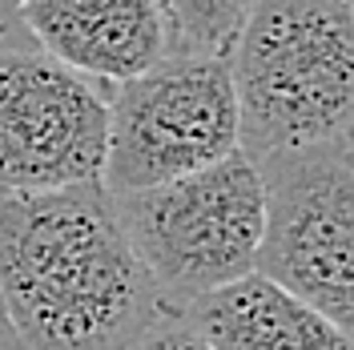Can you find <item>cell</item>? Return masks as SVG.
<instances>
[{"instance_id":"11","label":"cell","mask_w":354,"mask_h":350,"mask_svg":"<svg viewBox=\"0 0 354 350\" xmlns=\"http://www.w3.org/2000/svg\"><path fill=\"white\" fill-rule=\"evenodd\" d=\"M0 350H24V342L17 338V330H12L8 314H4V302H0Z\"/></svg>"},{"instance_id":"3","label":"cell","mask_w":354,"mask_h":350,"mask_svg":"<svg viewBox=\"0 0 354 350\" xmlns=\"http://www.w3.org/2000/svg\"><path fill=\"white\" fill-rule=\"evenodd\" d=\"M262 210V174L242 154L201 174L113 197L121 234L165 310H181L254 274Z\"/></svg>"},{"instance_id":"5","label":"cell","mask_w":354,"mask_h":350,"mask_svg":"<svg viewBox=\"0 0 354 350\" xmlns=\"http://www.w3.org/2000/svg\"><path fill=\"white\" fill-rule=\"evenodd\" d=\"M266 190L254 274L351 334L354 161L351 137L258 165Z\"/></svg>"},{"instance_id":"2","label":"cell","mask_w":354,"mask_h":350,"mask_svg":"<svg viewBox=\"0 0 354 350\" xmlns=\"http://www.w3.org/2000/svg\"><path fill=\"white\" fill-rule=\"evenodd\" d=\"M238 154L254 165L351 137V0H245L225 44Z\"/></svg>"},{"instance_id":"10","label":"cell","mask_w":354,"mask_h":350,"mask_svg":"<svg viewBox=\"0 0 354 350\" xmlns=\"http://www.w3.org/2000/svg\"><path fill=\"white\" fill-rule=\"evenodd\" d=\"M129 350H209V347H205V342H201L198 334L185 326L177 314L161 310L153 322L141 330V338H137Z\"/></svg>"},{"instance_id":"6","label":"cell","mask_w":354,"mask_h":350,"mask_svg":"<svg viewBox=\"0 0 354 350\" xmlns=\"http://www.w3.org/2000/svg\"><path fill=\"white\" fill-rule=\"evenodd\" d=\"M105 93L0 24V197L101 185Z\"/></svg>"},{"instance_id":"8","label":"cell","mask_w":354,"mask_h":350,"mask_svg":"<svg viewBox=\"0 0 354 350\" xmlns=\"http://www.w3.org/2000/svg\"><path fill=\"white\" fill-rule=\"evenodd\" d=\"M169 314H177L209 350H351L346 330L262 274H245Z\"/></svg>"},{"instance_id":"1","label":"cell","mask_w":354,"mask_h":350,"mask_svg":"<svg viewBox=\"0 0 354 350\" xmlns=\"http://www.w3.org/2000/svg\"><path fill=\"white\" fill-rule=\"evenodd\" d=\"M0 302L24 350H129L165 310L101 185L0 197Z\"/></svg>"},{"instance_id":"12","label":"cell","mask_w":354,"mask_h":350,"mask_svg":"<svg viewBox=\"0 0 354 350\" xmlns=\"http://www.w3.org/2000/svg\"><path fill=\"white\" fill-rule=\"evenodd\" d=\"M24 8V0H0V24L17 21V12Z\"/></svg>"},{"instance_id":"4","label":"cell","mask_w":354,"mask_h":350,"mask_svg":"<svg viewBox=\"0 0 354 350\" xmlns=\"http://www.w3.org/2000/svg\"><path fill=\"white\" fill-rule=\"evenodd\" d=\"M238 154V105L221 53L177 48L149 73L105 93L109 197L201 174Z\"/></svg>"},{"instance_id":"7","label":"cell","mask_w":354,"mask_h":350,"mask_svg":"<svg viewBox=\"0 0 354 350\" xmlns=\"http://www.w3.org/2000/svg\"><path fill=\"white\" fill-rule=\"evenodd\" d=\"M17 24L101 93L181 48L169 0H24Z\"/></svg>"},{"instance_id":"9","label":"cell","mask_w":354,"mask_h":350,"mask_svg":"<svg viewBox=\"0 0 354 350\" xmlns=\"http://www.w3.org/2000/svg\"><path fill=\"white\" fill-rule=\"evenodd\" d=\"M245 0H169L177 24V44L189 53H225L242 21Z\"/></svg>"}]
</instances>
